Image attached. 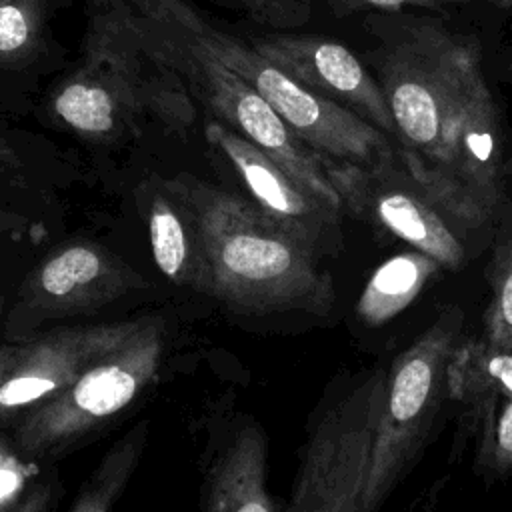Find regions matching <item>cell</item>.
<instances>
[{
    "label": "cell",
    "instance_id": "6da1fadb",
    "mask_svg": "<svg viewBox=\"0 0 512 512\" xmlns=\"http://www.w3.org/2000/svg\"><path fill=\"white\" fill-rule=\"evenodd\" d=\"M364 28L372 36L364 60L388 102L402 160L494 218L508 158L476 36L412 10L368 12Z\"/></svg>",
    "mask_w": 512,
    "mask_h": 512
},
{
    "label": "cell",
    "instance_id": "7a4b0ae2",
    "mask_svg": "<svg viewBox=\"0 0 512 512\" xmlns=\"http://www.w3.org/2000/svg\"><path fill=\"white\" fill-rule=\"evenodd\" d=\"M54 124L86 144L114 146L156 126L182 134L196 118L182 76L146 38L126 0H96L76 68L48 98Z\"/></svg>",
    "mask_w": 512,
    "mask_h": 512
},
{
    "label": "cell",
    "instance_id": "3957f363",
    "mask_svg": "<svg viewBox=\"0 0 512 512\" xmlns=\"http://www.w3.org/2000/svg\"><path fill=\"white\" fill-rule=\"evenodd\" d=\"M172 182L188 200L200 228L210 298L242 316L330 314L336 286L320 266V256L250 198L190 174H178Z\"/></svg>",
    "mask_w": 512,
    "mask_h": 512
},
{
    "label": "cell",
    "instance_id": "277c9868",
    "mask_svg": "<svg viewBox=\"0 0 512 512\" xmlns=\"http://www.w3.org/2000/svg\"><path fill=\"white\" fill-rule=\"evenodd\" d=\"M342 210L430 256L440 268L460 270L470 236L492 216L420 178L396 150L368 166L322 162Z\"/></svg>",
    "mask_w": 512,
    "mask_h": 512
},
{
    "label": "cell",
    "instance_id": "5b68a950",
    "mask_svg": "<svg viewBox=\"0 0 512 512\" xmlns=\"http://www.w3.org/2000/svg\"><path fill=\"white\" fill-rule=\"evenodd\" d=\"M462 328L464 312L458 306L444 308L388 366L360 512H380L428 444L450 398L448 368Z\"/></svg>",
    "mask_w": 512,
    "mask_h": 512
},
{
    "label": "cell",
    "instance_id": "8992f818",
    "mask_svg": "<svg viewBox=\"0 0 512 512\" xmlns=\"http://www.w3.org/2000/svg\"><path fill=\"white\" fill-rule=\"evenodd\" d=\"M140 24L158 54L182 76L194 102L284 168L302 188L342 208L322 158L284 124L274 108L234 70L210 54L188 30L140 14Z\"/></svg>",
    "mask_w": 512,
    "mask_h": 512
},
{
    "label": "cell",
    "instance_id": "52a82bcc",
    "mask_svg": "<svg viewBox=\"0 0 512 512\" xmlns=\"http://www.w3.org/2000/svg\"><path fill=\"white\" fill-rule=\"evenodd\" d=\"M164 350V320L146 316L144 326L124 346L12 424L16 450L26 460H46L76 446L156 380Z\"/></svg>",
    "mask_w": 512,
    "mask_h": 512
},
{
    "label": "cell",
    "instance_id": "ba28073f",
    "mask_svg": "<svg viewBox=\"0 0 512 512\" xmlns=\"http://www.w3.org/2000/svg\"><path fill=\"white\" fill-rule=\"evenodd\" d=\"M388 368L340 380L318 406L286 512H360Z\"/></svg>",
    "mask_w": 512,
    "mask_h": 512
},
{
    "label": "cell",
    "instance_id": "9c48e42d",
    "mask_svg": "<svg viewBox=\"0 0 512 512\" xmlns=\"http://www.w3.org/2000/svg\"><path fill=\"white\" fill-rule=\"evenodd\" d=\"M190 34L210 54L244 78L322 162L368 166L398 150V146L370 122L310 92L236 36L208 22H204L198 32Z\"/></svg>",
    "mask_w": 512,
    "mask_h": 512
},
{
    "label": "cell",
    "instance_id": "30bf717a",
    "mask_svg": "<svg viewBox=\"0 0 512 512\" xmlns=\"http://www.w3.org/2000/svg\"><path fill=\"white\" fill-rule=\"evenodd\" d=\"M148 286L138 270L108 248L88 240L68 242L42 258L20 282L4 314V338L26 342L52 320L94 314Z\"/></svg>",
    "mask_w": 512,
    "mask_h": 512
},
{
    "label": "cell",
    "instance_id": "8fae6325",
    "mask_svg": "<svg viewBox=\"0 0 512 512\" xmlns=\"http://www.w3.org/2000/svg\"><path fill=\"white\" fill-rule=\"evenodd\" d=\"M144 318L60 326L22 342L20 356L0 384V424H14L34 406L56 396L90 366L124 346Z\"/></svg>",
    "mask_w": 512,
    "mask_h": 512
},
{
    "label": "cell",
    "instance_id": "7c38bea8",
    "mask_svg": "<svg viewBox=\"0 0 512 512\" xmlns=\"http://www.w3.org/2000/svg\"><path fill=\"white\" fill-rule=\"evenodd\" d=\"M206 142L230 164L250 200L316 256H334L342 248V216L336 208L302 188L258 146L218 120L204 126Z\"/></svg>",
    "mask_w": 512,
    "mask_h": 512
},
{
    "label": "cell",
    "instance_id": "4fadbf2b",
    "mask_svg": "<svg viewBox=\"0 0 512 512\" xmlns=\"http://www.w3.org/2000/svg\"><path fill=\"white\" fill-rule=\"evenodd\" d=\"M250 46L298 84L354 112L398 146L396 124L384 94L366 62L348 46L322 34L296 30L252 36Z\"/></svg>",
    "mask_w": 512,
    "mask_h": 512
},
{
    "label": "cell",
    "instance_id": "5bb4252c",
    "mask_svg": "<svg viewBox=\"0 0 512 512\" xmlns=\"http://www.w3.org/2000/svg\"><path fill=\"white\" fill-rule=\"evenodd\" d=\"M144 218L158 270L172 284L208 296L210 276L200 228L172 178L146 184Z\"/></svg>",
    "mask_w": 512,
    "mask_h": 512
},
{
    "label": "cell",
    "instance_id": "9a60e30c",
    "mask_svg": "<svg viewBox=\"0 0 512 512\" xmlns=\"http://www.w3.org/2000/svg\"><path fill=\"white\" fill-rule=\"evenodd\" d=\"M202 512H278L268 492V440L260 424H240L214 458Z\"/></svg>",
    "mask_w": 512,
    "mask_h": 512
},
{
    "label": "cell",
    "instance_id": "2e32d148",
    "mask_svg": "<svg viewBox=\"0 0 512 512\" xmlns=\"http://www.w3.org/2000/svg\"><path fill=\"white\" fill-rule=\"evenodd\" d=\"M450 398L480 418L492 404L512 398V344L492 346L462 338L448 368Z\"/></svg>",
    "mask_w": 512,
    "mask_h": 512
},
{
    "label": "cell",
    "instance_id": "e0dca14e",
    "mask_svg": "<svg viewBox=\"0 0 512 512\" xmlns=\"http://www.w3.org/2000/svg\"><path fill=\"white\" fill-rule=\"evenodd\" d=\"M440 266L418 250L402 252L382 262L368 278L356 302L358 318L380 326L406 310Z\"/></svg>",
    "mask_w": 512,
    "mask_h": 512
},
{
    "label": "cell",
    "instance_id": "ac0fdd59",
    "mask_svg": "<svg viewBox=\"0 0 512 512\" xmlns=\"http://www.w3.org/2000/svg\"><path fill=\"white\" fill-rule=\"evenodd\" d=\"M146 440V420L138 422L118 438L86 478L68 512H114V506L136 472Z\"/></svg>",
    "mask_w": 512,
    "mask_h": 512
},
{
    "label": "cell",
    "instance_id": "d6986e66",
    "mask_svg": "<svg viewBox=\"0 0 512 512\" xmlns=\"http://www.w3.org/2000/svg\"><path fill=\"white\" fill-rule=\"evenodd\" d=\"M48 0H0V68L20 70L42 50Z\"/></svg>",
    "mask_w": 512,
    "mask_h": 512
},
{
    "label": "cell",
    "instance_id": "ffe728a7",
    "mask_svg": "<svg viewBox=\"0 0 512 512\" xmlns=\"http://www.w3.org/2000/svg\"><path fill=\"white\" fill-rule=\"evenodd\" d=\"M490 302L484 312L482 340L492 346L512 344V232L492 250L488 266Z\"/></svg>",
    "mask_w": 512,
    "mask_h": 512
},
{
    "label": "cell",
    "instance_id": "44dd1931",
    "mask_svg": "<svg viewBox=\"0 0 512 512\" xmlns=\"http://www.w3.org/2000/svg\"><path fill=\"white\" fill-rule=\"evenodd\" d=\"M482 468L502 474L512 468V398L492 404L480 418Z\"/></svg>",
    "mask_w": 512,
    "mask_h": 512
},
{
    "label": "cell",
    "instance_id": "7402d4cb",
    "mask_svg": "<svg viewBox=\"0 0 512 512\" xmlns=\"http://www.w3.org/2000/svg\"><path fill=\"white\" fill-rule=\"evenodd\" d=\"M224 2L256 24L270 28L272 32H292L302 28L314 12L316 0H218Z\"/></svg>",
    "mask_w": 512,
    "mask_h": 512
},
{
    "label": "cell",
    "instance_id": "603a6c76",
    "mask_svg": "<svg viewBox=\"0 0 512 512\" xmlns=\"http://www.w3.org/2000/svg\"><path fill=\"white\" fill-rule=\"evenodd\" d=\"M338 16L358 12H400V10H442L450 6L492 4L496 8H512V0H330Z\"/></svg>",
    "mask_w": 512,
    "mask_h": 512
},
{
    "label": "cell",
    "instance_id": "cb8c5ba5",
    "mask_svg": "<svg viewBox=\"0 0 512 512\" xmlns=\"http://www.w3.org/2000/svg\"><path fill=\"white\" fill-rule=\"evenodd\" d=\"M140 14L164 24H174L190 32H198L206 22L186 0H126Z\"/></svg>",
    "mask_w": 512,
    "mask_h": 512
},
{
    "label": "cell",
    "instance_id": "d4e9b609",
    "mask_svg": "<svg viewBox=\"0 0 512 512\" xmlns=\"http://www.w3.org/2000/svg\"><path fill=\"white\" fill-rule=\"evenodd\" d=\"M56 498H58V484H54L52 480L36 482L14 504L4 508L2 512H50Z\"/></svg>",
    "mask_w": 512,
    "mask_h": 512
},
{
    "label": "cell",
    "instance_id": "484cf974",
    "mask_svg": "<svg viewBox=\"0 0 512 512\" xmlns=\"http://www.w3.org/2000/svg\"><path fill=\"white\" fill-rule=\"evenodd\" d=\"M20 168H22L20 156H18L16 150L10 146V142L0 136V180L10 178V176L16 174Z\"/></svg>",
    "mask_w": 512,
    "mask_h": 512
},
{
    "label": "cell",
    "instance_id": "4316f807",
    "mask_svg": "<svg viewBox=\"0 0 512 512\" xmlns=\"http://www.w3.org/2000/svg\"><path fill=\"white\" fill-rule=\"evenodd\" d=\"M26 230H28L26 216L0 208V238L2 236H18V234H24Z\"/></svg>",
    "mask_w": 512,
    "mask_h": 512
},
{
    "label": "cell",
    "instance_id": "83f0119b",
    "mask_svg": "<svg viewBox=\"0 0 512 512\" xmlns=\"http://www.w3.org/2000/svg\"><path fill=\"white\" fill-rule=\"evenodd\" d=\"M22 350V342H0V384L14 368Z\"/></svg>",
    "mask_w": 512,
    "mask_h": 512
},
{
    "label": "cell",
    "instance_id": "f1b7e54d",
    "mask_svg": "<svg viewBox=\"0 0 512 512\" xmlns=\"http://www.w3.org/2000/svg\"><path fill=\"white\" fill-rule=\"evenodd\" d=\"M500 76L506 82H512V46L508 48V52L504 54L502 62H500Z\"/></svg>",
    "mask_w": 512,
    "mask_h": 512
},
{
    "label": "cell",
    "instance_id": "f546056e",
    "mask_svg": "<svg viewBox=\"0 0 512 512\" xmlns=\"http://www.w3.org/2000/svg\"><path fill=\"white\" fill-rule=\"evenodd\" d=\"M6 314V300H4V296H2V292H0V318Z\"/></svg>",
    "mask_w": 512,
    "mask_h": 512
},
{
    "label": "cell",
    "instance_id": "4dcf8cb0",
    "mask_svg": "<svg viewBox=\"0 0 512 512\" xmlns=\"http://www.w3.org/2000/svg\"><path fill=\"white\" fill-rule=\"evenodd\" d=\"M10 446H12V444H10L6 438H2V436H0V452H4V450H6V448H10Z\"/></svg>",
    "mask_w": 512,
    "mask_h": 512
},
{
    "label": "cell",
    "instance_id": "1f68e13d",
    "mask_svg": "<svg viewBox=\"0 0 512 512\" xmlns=\"http://www.w3.org/2000/svg\"><path fill=\"white\" fill-rule=\"evenodd\" d=\"M508 174H512V160H508Z\"/></svg>",
    "mask_w": 512,
    "mask_h": 512
}]
</instances>
